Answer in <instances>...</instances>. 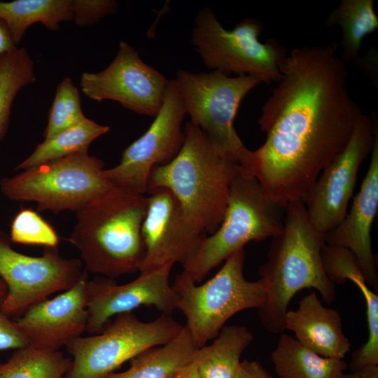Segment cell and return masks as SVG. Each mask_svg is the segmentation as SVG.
<instances>
[{
    "mask_svg": "<svg viewBox=\"0 0 378 378\" xmlns=\"http://www.w3.org/2000/svg\"><path fill=\"white\" fill-rule=\"evenodd\" d=\"M148 206L141 226L146 253L139 273L184 264L196 251L202 238L186 218L176 197L167 188L147 192Z\"/></svg>",
    "mask_w": 378,
    "mask_h": 378,
    "instance_id": "15",
    "label": "cell"
},
{
    "mask_svg": "<svg viewBox=\"0 0 378 378\" xmlns=\"http://www.w3.org/2000/svg\"><path fill=\"white\" fill-rule=\"evenodd\" d=\"M186 115L177 83L169 80L162 105L148 129L124 150L118 164L104 169L113 186L144 195L151 171L168 164L181 150Z\"/></svg>",
    "mask_w": 378,
    "mask_h": 378,
    "instance_id": "12",
    "label": "cell"
},
{
    "mask_svg": "<svg viewBox=\"0 0 378 378\" xmlns=\"http://www.w3.org/2000/svg\"><path fill=\"white\" fill-rule=\"evenodd\" d=\"M340 43L298 47L279 66L281 78L258 119L266 133L252 151L250 174L284 208L302 200L348 144L363 113L351 97Z\"/></svg>",
    "mask_w": 378,
    "mask_h": 378,
    "instance_id": "1",
    "label": "cell"
},
{
    "mask_svg": "<svg viewBox=\"0 0 378 378\" xmlns=\"http://www.w3.org/2000/svg\"><path fill=\"white\" fill-rule=\"evenodd\" d=\"M104 165L88 152L76 153L3 178L0 190L10 200L36 202L40 211H76L114 187Z\"/></svg>",
    "mask_w": 378,
    "mask_h": 378,
    "instance_id": "9",
    "label": "cell"
},
{
    "mask_svg": "<svg viewBox=\"0 0 378 378\" xmlns=\"http://www.w3.org/2000/svg\"><path fill=\"white\" fill-rule=\"evenodd\" d=\"M191 43L204 64L213 71L230 76H250L263 83L278 82L279 66L287 55L286 48L274 38L259 41L263 24L246 18L232 30L225 29L207 6L195 16Z\"/></svg>",
    "mask_w": 378,
    "mask_h": 378,
    "instance_id": "8",
    "label": "cell"
},
{
    "mask_svg": "<svg viewBox=\"0 0 378 378\" xmlns=\"http://www.w3.org/2000/svg\"><path fill=\"white\" fill-rule=\"evenodd\" d=\"M85 118L80 105L79 92L71 79L66 77L57 88L43 133L44 139L83 121Z\"/></svg>",
    "mask_w": 378,
    "mask_h": 378,
    "instance_id": "29",
    "label": "cell"
},
{
    "mask_svg": "<svg viewBox=\"0 0 378 378\" xmlns=\"http://www.w3.org/2000/svg\"><path fill=\"white\" fill-rule=\"evenodd\" d=\"M118 8L113 0H74L73 20L78 27L92 26L104 16L115 14Z\"/></svg>",
    "mask_w": 378,
    "mask_h": 378,
    "instance_id": "31",
    "label": "cell"
},
{
    "mask_svg": "<svg viewBox=\"0 0 378 378\" xmlns=\"http://www.w3.org/2000/svg\"><path fill=\"white\" fill-rule=\"evenodd\" d=\"M10 242L0 230V278L7 286L0 307L9 317L69 290L88 273L80 260L63 258L57 247H44L41 256L34 257L16 251Z\"/></svg>",
    "mask_w": 378,
    "mask_h": 378,
    "instance_id": "11",
    "label": "cell"
},
{
    "mask_svg": "<svg viewBox=\"0 0 378 378\" xmlns=\"http://www.w3.org/2000/svg\"><path fill=\"white\" fill-rule=\"evenodd\" d=\"M74 18V0H15L0 2V19L6 24L13 43H20L27 29L41 23L56 31L59 24Z\"/></svg>",
    "mask_w": 378,
    "mask_h": 378,
    "instance_id": "23",
    "label": "cell"
},
{
    "mask_svg": "<svg viewBox=\"0 0 378 378\" xmlns=\"http://www.w3.org/2000/svg\"><path fill=\"white\" fill-rule=\"evenodd\" d=\"M183 328L170 315L146 322L132 312L119 314L101 332L66 344L72 358L64 378H106L143 351L169 342Z\"/></svg>",
    "mask_w": 378,
    "mask_h": 378,
    "instance_id": "10",
    "label": "cell"
},
{
    "mask_svg": "<svg viewBox=\"0 0 378 378\" xmlns=\"http://www.w3.org/2000/svg\"><path fill=\"white\" fill-rule=\"evenodd\" d=\"M370 162L350 211L333 229L324 234L325 243L345 248L354 255L367 283L378 288L376 257L372 252L371 229L378 209V130L370 153Z\"/></svg>",
    "mask_w": 378,
    "mask_h": 378,
    "instance_id": "18",
    "label": "cell"
},
{
    "mask_svg": "<svg viewBox=\"0 0 378 378\" xmlns=\"http://www.w3.org/2000/svg\"><path fill=\"white\" fill-rule=\"evenodd\" d=\"M328 25H339L342 31V60L358 59L362 40L378 27L372 0H342L328 17Z\"/></svg>",
    "mask_w": 378,
    "mask_h": 378,
    "instance_id": "26",
    "label": "cell"
},
{
    "mask_svg": "<svg viewBox=\"0 0 378 378\" xmlns=\"http://www.w3.org/2000/svg\"><path fill=\"white\" fill-rule=\"evenodd\" d=\"M340 378H358L354 372L350 373H344Z\"/></svg>",
    "mask_w": 378,
    "mask_h": 378,
    "instance_id": "38",
    "label": "cell"
},
{
    "mask_svg": "<svg viewBox=\"0 0 378 378\" xmlns=\"http://www.w3.org/2000/svg\"><path fill=\"white\" fill-rule=\"evenodd\" d=\"M284 209L266 194L258 179L239 174L233 180L223 219L205 235L181 272L197 284L216 267L250 241L278 235L283 230Z\"/></svg>",
    "mask_w": 378,
    "mask_h": 378,
    "instance_id": "5",
    "label": "cell"
},
{
    "mask_svg": "<svg viewBox=\"0 0 378 378\" xmlns=\"http://www.w3.org/2000/svg\"><path fill=\"white\" fill-rule=\"evenodd\" d=\"M16 47L5 22L0 19V56Z\"/></svg>",
    "mask_w": 378,
    "mask_h": 378,
    "instance_id": "34",
    "label": "cell"
},
{
    "mask_svg": "<svg viewBox=\"0 0 378 378\" xmlns=\"http://www.w3.org/2000/svg\"><path fill=\"white\" fill-rule=\"evenodd\" d=\"M234 378H274L258 361H241Z\"/></svg>",
    "mask_w": 378,
    "mask_h": 378,
    "instance_id": "33",
    "label": "cell"
},
{
    "mask_svg": "<svg viewBox=\"0 0 378 378\" xmlns=\"http://www.w3.org/2000/svg\"><path fill=\"white\" fill-rule=\"evenodd\" d=\"M1 361H0V364H1Z\"/></svg>",
    "mask_w": 378,
    "mask_h": 378,
    "instance_id": "39",
    "label": "cell"
},
{
    "mask_svg": "<svg viewBox=\"0 0 378 378\" xmlns=\"http://www.w3.org/2000/svg\"><path fill=\"white\" fill-rule=\"evenodd\" d=\"M284 211L283 230L272 238L267 260L258 270L267 293L258 317L273 334L284 330L288 304L302 289H315L328 304L336 298V284L323 265L324 233L312 224L302 200L288 204Z\"/></svg>",
    "mask_w": 378,
    "mask_h": 378,
    "instance_id": "2",
    "label": "cell"
},
{
    "mask_svg": "<svg viewBox=\"0 0 378 378\" xmlns=\"http://www.w3.org/2000/svg\"><path fill=\"white\" fill-rule=\"evenodd\" d=\"M167 378H201L195 363L192 361L173 372Z\"/></svg>",
    "mask_w": 378,
    "mask_h": 378,
    "instance_id": "35",
    "label": "cell"
},
{
    "mask_svg": "<svg viewBox=\"0 0 378 378\" xmlns=\"http://www.w3.org/2000/svg\"><path fill=\"white\" fill-rule=\"evenodd\" d=\"M148 197L113 187L76 211L67 239L85 270L113 280L139 272L146 248L141 226Z\"/></svg>",
    "mask_w": 378,
    "mask_h": 378,
    "instance_id": "3",
    "label": "cell"
},
{
    "mask_svg": "<svg viewBox=\"0 0 378 378\" xmlns=\"http://www.w3.org/2000/svg\"><path fill=\"white\" fill-rule=\"evenodd\" d=\"M354 372L358 378H378V365H365Z\"/></svg>",
    "mask_w": 378,
    "mask_h": 378,
    "instance_id": "36",
    "label": "cell"
},
{
    "mask_svg": "<svg viewBox=\"0 0 378 378\" xmlns=\"http://www.w3.org/2000/svg\"><path fill=\"white\" fill-rule=\"evenodd\" d=\"M175 80L190 122L206 135L218 152L238 162L241 173L248 174L252 150L237 134L234 120L242 99L262 80L218 71L192 73L182 69L177 70Z\"/></svg>",
    "mask_w": 378,
    "mask_h": 378,
    "instance_id": "7",
    "label": "cell"
},
{
    "mask_svg": "<svg viewBox=\"0 0 378 378\" xmlns=\"http://www.w3.org/2000/svg\"><path fill=\"white\" fill-rule=\"evenodd\" d=\"M183 130L181 150L168 164L151 171L146 192L156 188L168 189L190 222L203 234L210 235L223 219L231 184L241 167L218 152L191 122Z\"/></svg>",
    "mask_w": 378,
    "mask_h": 378,
    "instance_id": "4",
    "label": "cell"
},
{
    "mask_svg": "<svg viewBox=\"0 0 378 378\" xmlns=\"http://www.w3.org/2000/svg\"><path fill=\"white\" fill-rule=\"evenodd\" d=\"M253 340L247 327L224 326L214 341L197 348L193 362L201 378H234L244 351Z\"/></svg>",
    "mask_w": 378,
    "mask_h": 378,
    "instance_id": "22",
    "label": "cell"
},
{
    "mask_svg": "<svg viewBox=\"0 0 378 378\" xmlns=\"http://www.w3.org/2000/svg\"><path fill=\"white\" fill-rule=\"evenodd\" d=\"M197 349L183 326L171 341L143 351L130 360V367L127 370L112 373L106 378H167L192 362Z\"/></svg>",
    "mask_w": 378,
    "mask_h": 378,
    "instance_id": "24",
    "label": "cell"
},
{
    "mask_svg": "<svg viewBox=\"0 0 378 378\" xmlns=\"http://www.w3.org/2000/svg\"><path fill=\"white\" fill-rule=\"evenodd\" d=\"M172 267H163L140 274L134 280L117 284L107 278L95 279L85 284L88 314L85 331L98 334L114 316L131 312L141 307H153L162 314L171 315L177 309L178 297L169 282Z\"/></svg>",
    "mask_w": 378,
    "mask_h": 378,
    "instance_id": "16",
    "label": "cell"
},
{
    "mask_svg": "<svg viewBox=\"0 0 378 378\" xmlns=\"http://www.w3.org/2000/svg\"><path fill=\"white\" fill-rule=\"evenodd\" d=\"M29 346V341L17 325L0 307V351L19 349Z\"/></svg>",
    "mask_w": 378,
    "mask_h": 378,
    "instance_id": "32",
    "label": "cell"
},
{
    "mask_svg": "<svg viewBox=\"0 0 378 378\" xmlns=\"http://www.w3.org/2000/svg\"><path fill=\"white\" fill-rule=\"evenodd\" d=\"M245 251L227 258L222 267L205 283L197 285L181 273L172 288L178 297L177 309L186 319L184 326L197 348L215 338L225 323L236 314L260 309L267 293L264 281H248L244 275Z\"/></svg>",
    "mask_w": 378,
    "mask_h": 378,
    "instance_id": "6",
    "label": "cell"
},
{
    "mask_svg": "<svg viewBox=\"0 0 378 378\" xmlns=\"http://www.w3.org/2000/svg\"><path fill=\"white\" fill-rule=\"evenodd\" d=\"M10 241L44 247H57L59 237L55 228L32 209H21L13 218Z\"/></svg>",
    "mask_w": 378,
    "mask_h": 378,
    "instance_id": "30",
    "label": "cell"
},
{
    "mask_svg": "<svg viewBox=\"0 0 378 378\" xmlns=\"http://www.w3.org/2000/svg\"><path fill=\"white\" fill-rule=\"evenodd\" d=\"M71 358L59 351H46L30 346L17 349L0 364V378H64Z\"/></svg>",
    "mask_w": 378,
    "mask_h": 378,
    "instance_id": "28",
    "label": "cell"
},
{
    "mask_svg": "<svg viewBox=\"0 0 378 378\" xmlns=\"http://www.w3.org/2000/svg\"><path fill=\"white\" fill-rule=\"evenodd\" d=\"M7 294V286L5 282L0 278V303Z\"/></svg>",
    "mask_w": 378,
    "mask_h": 378,
    "instance_id": "37",
    "label": "cell"
},
{
    "mask_svg": "<svg viewBox=\"0 0 378 378\" xmlns=\"http://www.w3.org/2000/svg\"><path fill=\"white\" fill-rule=\"evenodd\" d=\"M324 270L335 284L352 281L362 293L366 306L368 337L352 354L348 365L351 372L365 365H378V295L372 290L353 253L348 249L326 244L322 251Z\"/></svg>",
    "mask_w": 378,
    "mask_h": 378,
    "instance_id": "20",
    "label": "cell"
},
{
    "mask_svg": "<svg viewBox=\"0 0 378 378\" xmlns=\"http://www.w3.org/2000/svg\"><path fill=\"white\" fill-rule=\"evenodd\" d=\"M35 80L34 62L25 48L16 46L0 56V141L8 130L15 97Z\"/></svg>",
    "mask_w": 378,
    "mask_h": 378,
    "instance_id": "27",
    "label": "cell"
},
{
    "mask_svg": "<svg viewBox=\"0 0 378 378\" xmlns=\"http://www.w3.org/2000/svg\"><path fill=\"white\" fill-rule=\"evenodd\" d=\"M88 273L74 286L52 299H46L26 310L15 321L29 346L58 351L85 331L88 314L85 298Z\"/></svg>",
    "mask_w": 378,
    "mask_h": 378,
    "instance_id": "17",
    "label": "cell"
},
{
    "mask_svg": "<svg viewBox=\"0 0 378 378\" xmlns=\"http://www.w3.org/2000/svg\"><path fill=\"white\" fill-rule=\"evenodd\" d=\"M284 330L293 332L300 344L323 357L343 359L351 349L340 313L323 306L315 291L302 298L298 309L287 311Z\"/></svg>",
    "mask_w": 378,
    "mask_h": 378,
    "instance_id": "19",
    "label": "cell"
},
{
    "mask_svg": "<svg viewBox=\"0 0 378 378\" xmlns=\"http://www.w3.org/2000/svg\"><path fill=\"white\" fill-rule=\"evenodd\" d=\"M110 127L86 118L38 144L16 169H29L76 153H87L91 143L106 134Z\"/></svg>",
    "mask_w": 378,
    "mask_h": 378,
    "instance_id": "25",
    "label": "cell"
},
{
    "mask_svg": "<svg viewBox=\"0 0 378 378\" xmlns=\"http://www.w3.org/2000/svg\"><path fill=\"white\" fill-rule=\"evenodd\" d=\"M363 114L345 148L322 171L302 200L315 227L326 233L335 227L347 213L358 169L371 153L377 126Z\"/></svg>",
    "mask_w": 378,
    "mask_h": 378,
    "instance_id": "14",
    "label": "cell"
},
{
    "mask_svg": "<svg viewBox=\"0 0 378 378\" xmlns=\"http://www.w3.org/2000/svg\"><path fill=\"white\" fill-rule=\"evenodd\" d=\"M279 378H340L348 368L343 359L321 356L286 333L271 353Z\"/></svg>",
    "mask_w": 378,
    "mask_h": 378,
    "instance_id": "21",
    "label": "cell"
},
{
    "mask_svg": "<svg viewBox=\"0 0 378 378\" xmlns=\"http://www.w3.org/2000/svg\"><path fill=\"white\" fill-rule=\"evenodd\" d=\"M169 80L145 63L132 46L121 41L111 64L98 73H83L80 85L83 93L92 100L115 101L136 113L155 117Z\"/></svg>",
    "mask_w": 378,
    "mask_h": 378,
    "instance_id": "13",
    "label": "cell"
}]
</instances>
